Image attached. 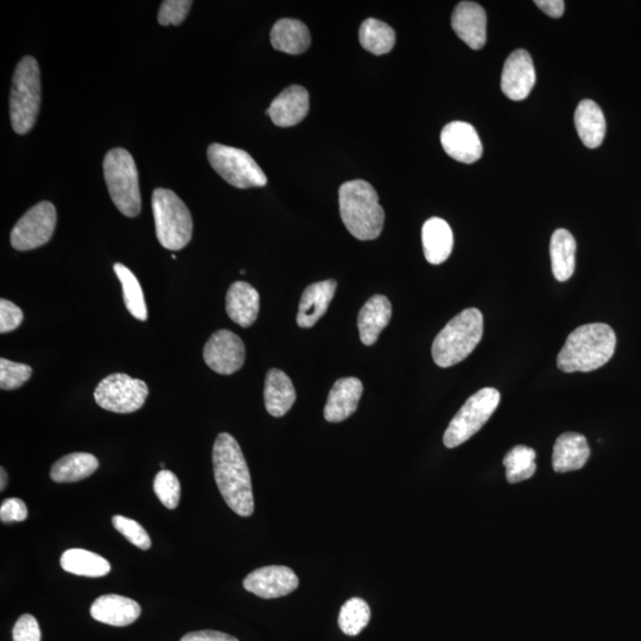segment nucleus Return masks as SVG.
<instances>
[{"label":"nucleus","instance_id":"f257e3e1","mask_svg":"<svg viewBox=\"0 0 641 641\" xmlns=\"http://www.w3.org/2000/svg\"><path fill=\"white\" fill-rule=\"evenodd\" d=\"M214 477L226 504L240 517H250L255 512L249 466L236 439L222 433L213 447Z\"/></svg>","mask_w":641,"mask_h":641},{"label":"nucleus","instance_id":"f03ea898","mask_svg":"<svg viewBox=\"0 0 641 641\" xmlns=\"http://www.w3.org/2000/svg\"><path fill=\"white\" fill-rule=\"evenodd\" d=\"M617 348V335L606 323L576 328L557 357V366L566 373L592 372L606 365Z\"/></svg>","mask_w":641,"mask_h":641},{"label":"nucleus","instance_id":"7ed1b4c3","mask_svg":"<svg viewBox=\"0 0 641 641\" xmlns=\"http://www.w3.org/2000/svg\"><path fill=\"white\" fill-rule=\"evenodd\" d=\"M341 219L349 233L359 240H374L383 232L385 212L379 196L364 180L349 181L339 189Z\"/></svg>","mask_w":641,"mask_h":641},{"label":"nucleus","instance_id":"20e7f679","mask_svg":"<svg viewBox=\"0 0 641 641\" xmlns=\"http://www.w3.org/2000/svg\"><path fill=\"white\" fill-rule=\"evenodd\" d=\"M484 335V316L477 308L463 310L448 322L434 340L433 359L442 368L452 367L468 358Z\"/></svg>","mask_w":641,"mask_h":641},{"label":"nucleus","instance_id":"39448f33","mask_svg":"<svg viewBox=\"0 0 641 641\" xmlns=\"http://www.w3.org/2000/svg\"><path fill=\"white\" fill-rule=\"evenodd\" d=\"M41 98L40 66L34 57L25 56L16 67L10 97L12 129L18 135H25L34 128Z\"/></svg>","mask_w":641,"mask_h":641},{"label":"nucleus","instance_id":"423d86ee","mask_svg":"<svg viewBox=\"0 0 641 641\" xmlns=\"http://www.w3.org/2000/svg\"><path fill=\"white\" fill-rule=\"evenodd\" d=\"M152 211L157 239L164 249L180 251L193 237V219L186 203L169 189L157 188L152 194Z\"/></svg>","mask_w":641,"mask_h":641},{"label":"nucleus","instance_id":"0eeeda50","mask_svg":"<svg viewBox=\"0 0 641 641\" xmlns=\"http://www.w3.org/2000/svg\"><path fill=\"white\" fill-rule=\"evenodd\" d=\"M104 176L111 199L118 211L128 218H136L142 209L136 162L128 150L116 148L107 152Z\"/></svg>","mask_w":641,"mask_h":641},{"label":"nucleus","instance_id":"6e6552de","mask_svg":"<svg viewBox=\"0 0 641 641\" xmlns=\"http://www.w3.org/2000/svg\"><path fill=\"white\" fill-rule=\"evenodd\" d=\"M500 393L493 387H485L468 398L455 415L444 433L443 442L447 448H456L478 433L497 410Z\"/></svg>","mask_w":641,"mask_h":641},{"label":"nucleus","instance_id":"1a4fd4ad","mask_svg":"<svg viewBox=\"0 0 641 641\" xmlns=\"http://www.w3.org/2000/svg\"><path fill=\"white\" fill-rule=\"evenodd\" d=\"M207 156L212 168L233 187L262 188L268 183L262 168L244 150L215 143L209 145Z\"/></svg>","mask_w":641,"mask_h":641},{"label":"nucleus","instance_id":"9d476101","mask_svg":"<svg viewBox=\"0 0 641 641\" xmlns=\"http://www.w3.org/2000/svg\"><path fill=\"white\" fill-rule=\"evenodd\" d=\"M148 396L147 383L124 373L110 374L101 380L94 391L95 402L100 408L116 414H132L142 409Z\"/></svg>","mask_w":641,"mask_h":641},{"label":"nucleus","instance_id":"9b49d317","mask_svg":"<svg viewBox=\"0 0 641 641\" xmlns=\"http://www.w3.org/2000/svg\"><path fill=\"white\" fill-rule=\"evenodd\" d=\"M56 220V209L52 202L37 203L18 220L12 230V247L17 251H30L46 245L53 238Z\"/></svg>","mask_w":641,"mask_h":641},{"label":"nucleus","instance_id":"f8f14e48","mask_svg":"<svg viewBox=\"0 0 641 641\" xmlns=\"http://www.w3.org/2000/svg\"><path fill=\"white\" fill-rule=\"evenodd\" d=\"M245 345L231 330L221 329L211 336L203 349V359L212 371L231 376L244 366Z\"/></svg>","mask_w":641,"mask_h":641},{"label":"nucleus","instance_id":"ddd939ff","mask_svg":"<svg viewBox=\"0 0 641 641\" xmlns=\"http://www.w3.org/2000/svg\"><path fill=\"white\" fill-rule=\"evenodd\" d=\"M300 585L293 569L284 566L259 568L247 575L244 588L262 599H278L294 592Z\"/></svg>","mask_w":641,"mask_h":641},{"label":"nucleus","instance_id":"4468645a","mask_svg":"<svg viewBox=\"0 0 641 641\" xmlns=\"http://www.w3.org/2000/svg\"><path fill=\"white\" fill-rule=\"evenodd\" d=\"M536 84V72L531 55L524 49L513 52L505 62L501 74V91L513 101L529 97Z\"/></svg>","mask_w":641,"mask_h":641},{"label":"nucleus","instance_id":"2eb2a0df","mask_svg":"<svg viewBox=\"0 0 641 641\" xmlns=\"http://www.w3.org/2000/svg\"><path fill=\"white\" fill-rule=\"evenodd\" d=\"M441 143L444 151L453 160L461 163L477 162L484 152L477 130L465 122H453L444 126Z\"/></svg>","mask_w":641,"mask_h":641},{"label":"nucleus","instance_id":"dca6fc26","mask_svg":"<svg viewBox=\"0 0 641 641\" xmlns=\"http://www.w3.org/2000/svg\"><path fill=\"white\" fill-rule=\"evenodd\" d=\"M452 27L455 34L469 48L479 50L485 47L487 17L480 4L461 2L456 6L452 16Z\"/></svg>","mask_w":641,"mask_h":641},{"label":"nucleus","instance_id":"f3484780","mask_svg":"<svg viewBox=\"0 0 641 641\" xmlns=\"http://www.w3.org/2000/svg\"><path fill=\"white\" fill-rule=\"evenodd\" d=\"M309 93L298 85L290 86L272 101L269 114L272 122L279 128H291L300 124L309 112Z\"/></svg>","mask_w":641,"mask_h":641},{"label":"nucleus","instance_id":"a211bd4d","mask_svg":"<svg viewBox=\"0 0 641 641\" xmlns=\"http://www.w3.org/2000/svg\"><path fill=\"white\" fill-rule=\"evenodd\" d=\"M364 386L358 378L339 379L330 390L325 406V418L329 423H340L351 417L358 409Z\"/></svg>","mask_w":641,"mask_h":641},{"label":"nucleus","instance_id":"6ab92c4d","mask_svg":"<svg viewBox=\"0 0 641 641\" xmlns=\"http://www.w3.org/2000/svg\"><path fill=\"white\" fill-rule=\"evenodd\" d=\"M141 612L138 602L116 594L100 596L91 607L94 620L114 627H125L135 623L141 617Z\"/></svg>","mask_w":641,"mask_h":641},{"label":"nucleus","instance_id":"aec40b11","mask_svg":"<svg viewBox=\"0 0 641 641\" xmlns=\"http://www.w3.org/2000/svg\"><path fill=\"white\" fill-rule=\"evenodd\" d=\"M338 283L334 279L317 282L304 290L298 308L297 325L301 328H312L327 313L330 302L335 295Z\"/></svg>","mask_w":641,"mask_h":641},{"label":"nucleus","instance_id":"412c9836","mask_svg":"<svg viewBox=\"0 0 641 641\" xmlns=\"http://www.w3.org/2000/svg\"><path fill=\"white\" fill-rule=\"evenodd\" d=\"M590 449L585 436L576 433L562 434L555 442L552 468L556 473L579 471L585 467Z\"/></svg>","mask_w":641,"mask_h":641},{"label":"nucleus","instance_id":"4be33fe9","mask_svg":"<svg viewBox=\"0 0 641 641\" xmlns=\"http://www.w3.org/2000/svg\"><path fill=\"white\" fill-rule=\"evenodd\" d=\"M260 307L258 291L246 282L231 285L226 296V310L233 322L249 328L256 322Z\"/></svg>","mask_w":641,"mask_h":641},{"label":"nucleus","instance_id":"5701e85b","mask_svg":"<svg viewBox=\"0 0 641 641\" xmlns=\"http://www.w3.org/2000/svg\"><path fill=\"white\" fill-rule=\"evenodd\" d=\"M392 307L389 298L376 295L370 298L361 308L358 316L360 340L366 346L378 341L380 333L389 325Z\"/></svg>","mask_w":641,"mask_h":641},{"label":"nucleus","instance_id":"b1692460","mask_svg":"<svg viewBox=\"0 0 641 641\" xmlns=\"http://www.w3.org/2000/svg\"><path fill=\"white\" fill-rule=\"evenodd\" d=\"M422 243L425 259L433 265H440L452 255L454 234L446 220L431 218L422 228Z\"/></svg>","mask_w":641,"mask_h":641},{"label":"nucleus","instance_id":"393cba45","mask_svg":"<svg viewBox=\"0 0 641 641\" xmlns=\"http://www.w3.org/2000/svg\"><path fill=\"white\" fill-rule=\"evenodd\" d=\"M264 401L266 410L274 417H283L293 408L296 401L295 387L283 371L272 368L266 374Z\"/></svg>","mask_w":641,"mask_h":641},{"label":"nucleus","instance_id":"a878e982","mask_svg":"<svg viewBox=\"0 0 641 641\" xmlns=\"http://www.w3.org/2000/svg\"><path fill=\"white\" fill-rule=\"evenodd\" d=\"M271 44L278 52L301 55L312 43L307 25L297 19L283 18L271 30Z\"/></svg>","mask_w":641,"mask_h":641},{"label":"nucleus","instance_id":"bb28decb","mask_svg":"<svg viewBox=\"0 0 641 641\" xmlns=\"http://www.w3.org/2000/svg\"><path fill=\"white\" fill-rule=\"evenodd\" d=\"M576 131L589 149L599 148L606 136V119L593 100H582L575 112Z\"/></svg>","mask_w":641,"mask_h":641},{"label":"nucleus","instance_id":"cd10ccee","mask_svg":"<svg viewBox=\"0 0 641 641\" xmlns=\"http://www.w3.org/2000/svg\"><path fill=\"white\" fill-rule=\"evenodd\" d=\"M550 256L552 274L558 282H567L575 271L576 241L567 230L555 231L551 237Z\"/></svg>","mask_w":641,"mask_h":641},{"label":"nucleus","instance_id":"c85d7f7f","mask_svg":"<svg viewBox=\"0 0 641 641\" xmlns=\"http://www.w3.org/2000/svg\"><path fill=\"white\" fill-rule=\"evenodd\" d=\"M99 461L88 453H72L55 462L50 471V478L57 484L76 482L87 478L97 471Z\"/></svg>","mask_w":641,"mask_h":641},{"label":"nucleus","instance_id":"c756f323","mask_svg":"<svg viewBox=\"0 0 641 641\" xmlns=\"http://www.w3.org/2000/svg\"><path fill=\"white\" fill-rule=\"evenodd\" d=\"M60 563L67 573L78 576L103 577L111 571L109 561L85 549H69L63 552Z\"/></svg>","mask_w":641,"mask_h":641},{"label":"nucleus","instance_id":"7c9ffc66","mask_svg":"<svg viewBox=\"0 0 641 641\" xmlns=\"http://www.w3.org/2000/svg\"><path fill=\"white\" fill-rule=\"evenodd\" d=\"M361 46L373 55L389 54L396 44V33L389 24L376 18H368L359 31Z\"/></svg>","mask_w":641,"mask_h":641},{"label":"nucleus","instance_id":"2f4dec72","mask_svg":"<svg viewBox=\"0 0 641 641\" xmlns=\"http://www.w3.org/2000/svg\"><path fill=\"white\" fill-rule=\"evenodd\" d=\"M114 272L122 283L123 296L126 309L129 313L139 321L148 320V308L145 303L143 289L137 277L133 272L126 268L125 265L117 263L113 266Z\"/></svg>","mask_w":641,"mask_h":641},{"label":"nucleus","instance_id":"473e14b6","mask_svg":"<svg viewBox=\"0 0 641 641\" xmlns=\"http://www.w3.org/2000/svg\"><path fill=\"white\" fill-rule=\"evenodd\" d=\"M536 452L526 446H517L506 454L504 466L506 479L510 484H518L533 477L536 473Z\"/></svg>","mask_w":641,"mask_h":641},{"label":"nucleus","instance_id":"72a5a7b5","mask_svg":"<svg viewBox=\"0 0 641 641\" xmlns=\"http://www.w3.org/2000/svg\"><path fill=\"white\" fill-rule=\"evenodd\" d=\"M371 609L367 602L360 598H353L345 602L339 614V627L347 636H358L370 623Z\"/></svg>","mask_w":641,"mask_h":641},{"label":"nucleus","instance_id":"f704fd0d","mask_svg":"<svg viewBox=\"0 0 641 641\" xmlns=\"http://www.w3.org/2000/svg\"><path fill=\"white\" fill-rule=\"evenodd\" d=\"M154 490L157 498L169 510H175L179 506L181 498V485L179 478L168 469H162L156 475Z\"/></svg>","mask_w":641,"mask_h":641},{"label":"nucleus","instance_id":"c9c22d12","mask_svg":"<svg viewBox=\"0 0 641 641\" xmlns=\"http://www.w3.org/2000/svg\"><path fill=\"white\" fill-rule=\"evenodd\" d=\"M33 376V368L29 365L14 363L8 359H0V387L11 391L19 389Z\"/></svg>","mask_w":641,"mask_h":641},{"label":"nucleus","instance_id":"e433bc0d","mask_svg":"<svg viewBox=\"0 0 641 641\" xmlns=\"http://www.w3.org/2000/svg\"><path fill=\"white\" fill-rule=\"evenodd\" d=\"M114 529L128 539L130 543L136 545L137 548L142 550H149L151 548V539L148 532L145 531L143 526L136 522V520L126 518L124 516H114L112 518Z\"/></svg>","mask_w":641,"mask_h":641},{"label":"nucleus","instance_id":"4c0bfd02","mask_svg":"<svg viewBox=\"0 0 641 641\" xmlns=\"http://www.w3.org/2000/svg\"><path fill=\"white\" fill-rule=\"evenodd\" d=\"M193 2L190 0H165L162 3L160 12H158V22L163 27L173 24L175 27L181 25L189 14Z\"/></svg>","mask_w":641,"mask_h":641},{"label":"nucleus","instance_id":"58836bf2","mask_svg":"<svg viewBox=\"0 0 641 641\" xmlns=\"http://www.w3.org/2000/svg\"><path fill=\"white\" fill-rule=\"evenodd\" d=\"M24 314L21 308L8 300H0V333L14 332L22 325Z\"/></svg>","mask_w":641,"mask_h":641},{"label":"nucleus","instance_id":"ea45409f","mask_svg":"<svg viewBox=\"0 0 641 641\" xmlns=\"http://www.w3.org/2000/svg\"><path fill=\"white\" fill-rule=\"evenodd\" d=\"M12 637H14V641H41V628L36 618L30 614L22 615L17 620Z\"/></svg>","mask_w":641,"mask_h":641},{"label":"nucleus","instance_id":"a19ab883","mask_svg":"<svg viewBox=\"0 0 641 641\" xmlns=\"http://www.w3.org/2000/svg\"><path fill=\"white\" fill-rule=\"evenodd\" d=\"M27 518V505L21 499H6L0 506V519H2L3 523L24 522Z\"/></svg>","mask_w":641,"mask_h":641},{"label":"nucleus","instance_id":"79ce46f5","mask_svg":"<svg viewBox=\"0 0 641 641\" xmlns=\"http://www.w3.org/2000/svg\"><path fill=\"white\" fill-rule=\"evenodd\" d=\"M181 641H239L230 634L218 631H199L186 634Z\"/></svg>","mask_w":641,"mask_h":641},{"label":"nucleus","instance_id":"37998d69","mask_svg":"<svg viewBox=\"0 0 641 641\" xmlns=\"http://www.w3.org/2000/svg\"><path fill=\"white\" fill-rule=\"evenodd\" d=\"M535 4L552 18H560L564 14L563 0H536Z\"/></svg>","mask_w":641,"mask_h":641},{"label":"nucleus","instance_id":"c03bdc74","mask_svg":"<svg viewBox=\"0 0 641 641\" xmlns=\"http://www.w3.org/2000/svg\"><path fill=\"white\" fill-rule=\"evenodd\" d=\"M0 472H2V475H0V477H2V482H0V490L4 491L6 485H8V474H6L3 467L0 468Z\"/></svg>","mask_w":641,"mask_h":641},{"label":"nucleus","instance_id":"a18cd8bd","mask_svg":"<svg viewBox=\"0 0 641 641\" xmlns=\"http://www.w3.org/2000/svg\"><path fill=\"white\" fill-rule=\"evenodd\" d=\"M240 274L245 275L246 274L245 270H240Z\"/></svg>","mask_w":641,"mask_h":641}]
</instances>
